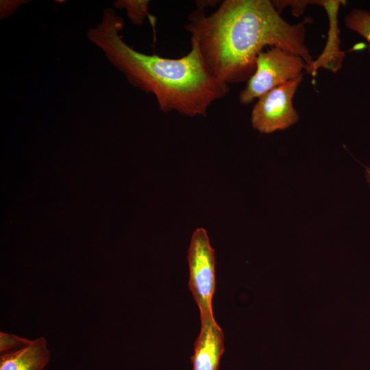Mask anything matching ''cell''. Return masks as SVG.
Wrapping results in <instances>:
<instances>
[{
  "label": "cell",
  "mask_w": 370,
  "mask_h": 370,
  "mask_svg": "<svg viewBox=\"0 0 370 370\" xmlns=\"http://www.w3.org/2000/svg\"><path fill=\"white\" fill-rule=\"evenodd\" d=\"M307 21L288 23L270 0H224L208 16L197 8L184 27L210 73L229 85L251 77L264 47L299 56L310 65L314 60L305 45Z\"/></svg>",
  "instance_id": "1"
},
{
  "label": "cell",
  "mask_w": 370,
  "mask_h": 370,
  "mask_svg": "<svg viewBox=\"0 0 370 370\" xmlns=\"http://www.w3.org/2000/svg\"><path fill=\"white\" fill-rule=\"evenodd\" d=\"M124 25L113 8L103 10L101 21L86 33L110 64L127 81L141 90L152 93L160 110L183 116H206L211 104L227 95L229 85L208 71L197 45L181 58L173 59L148 55L129 46L120 32Z\"/></svg>",
  "instance_id": "2"
},
{
  "label": "cell",
  "mask_w": 370,
  "mask_h": 370,
  "mask_svg": "<svg viewBox=\"0 0 370 370\" xmlns=\"http://www.w3.org/2000/svg\"><path fill=\"white\" fill-rule=\"evenodd\" d=\"M306 63L299 56L278 47H269L258 53L256 69L239 93V101L248 104L271 90L301 75Z\"/></svg>",
  "instance_id": "3"
},
{
  "label": "cell",
  "mask_w": 370,
  "mask_h": 370,
  "mask_svg": "<svg viewBox=\"0 0 370 370\" xmlns=\"http://www.w3.org/2000/svg\"><path fill=\"white\" fill-rule=\"evenodd\" d=\"M187 260L188 286L199 309L200 317L213 314L212 297L215 290V255L207 232L196 229L191 236Z\"/></svg>",
  "instance_id": "4"
},
{
  "label": "cell",
  "mask_w": 370,
  "mask_h": 370,
  "mask_svg": "<svg viewBox=\"0 0 370 370\" xmlns=\"http://www.w3.org/2000/svg\"><path fill=\"white\" fill-rule=\"evenodd\" d=\"M303 79V74L262 95L258 99L251 114L253 127L264 134L282 130L297 123L299 114L293 98Z\"/></svg>",
  "instance_id": "5"
},
{
  "label": "cell",
  "mask_w": 370,
  "mask_h": 370,
  "mask_svg": "<svg viewBox=\"0 0 370 370\" xmlns=\"http://www.w3.org/2000/svg\"><path fill=\"white\" fill-rule=\"evenodd\" d=\"M200 332L191 357L192 370H219L220 358L224 352L223 331L213 314L200 317Z\"/></svg>",
  "instance_id": "6"
},
{
  "label": "cell",
  "mask_w": 370,
  "mask_h": 370,
  "mask_svg": "<svg viewBox=\"0 0 370 370\" xmlns=\"http://www.w3.org/2000/svg\"><path fill=\"white\" fill-rule=\"evenodd\" d=\"M345 3V1L341 0H322L321 5L323 6L329 18L328 38L322 53L306 68L312 75L320 68L335 73L341 67L345 53L340 50V29L338 27L337 14L340 5Z\"/></svg>",
  "instance_id": "7"
},
{
  "label": "cell",
  "mask_w": 370,
  "mask_h": 370,
  "mask_svg": "<svg viewBox=\"0 0 370 370\" xmlns=\"http://www.w3.org/2000/svg\"><path fill=\"white\" fill-rule=\"evenodd\" d=\"M50 356L47 341L40 336L21 349L1 354L0 370H43Z\"/></svg>",
  "instance_id": "8"
},
{
  "label": "cell",
  "mask_w": 370,
  "mask_h": 370,
  "mask_svg": "<svg viewBox=\"0 0 370 370\" xmlns=\"http://www.w3.org/2000/svg\"><path fill=\"white\" fill-rule=\"evenodd\" d=\"M149 1L147 0H122L116 1L114 5L118 8H125L127 16L134 25H141L146 16L154 25L155 18L148 12Z\"/></svg>",
  "instance_id": "9"
},
{
  "label": "cell",
  "mask_w": 370,
  "mask_h": 370,
  "mask_svg": "<svg viewBox=\"0 0 370 370\" xmlns=\"http://www.w3.org/2000/svg\"><path fill=\"white\" fill-rule=\"evenodd\" d=\"M346 27L358 33L369 42L370 52V12L365 10L353 9L344 18Z\"/></svg>",
  "instance_id": "10"
},
{
  "label": "cell",
  "mask_w": 370,
  "mask_h": 370,
  "mask_svg": "<svg viewBox=\"0 0 370 370\" xmlns=\"http://www.w3.org/2000/svg\"><path fill=\"white\" fill-rule=\"evenodd\" d=\"M32 341L14 334L0 332V352L1 354L18 349L29 345Z\"/></svg>",
  "instance_id": "11"
},
{
  "label": "cell",
  "mask_w": 370,
  "mask_h": 370,
  "mask_svg": "<svg viewBox=\"0 0 370 370\" xmlns=\"http://www.w3.org/2000/svg\"><path fill=\"white\" fill-rule=\"evenodd\" d=\"M273 4L276 10L280 13L283 8L287 5L292 7V12L294 16H299L303 14L305 8L309 4L321 5L322 0H305V1H273Z\"/></svg>",
  "instance_id": "12"
},
{
  "label": "cell",
  "mask_w": 370,
  "mask_h": 370,
  "mask_svg": "<svg viewBox=\"0 0 370 370\" xmlns=\"http://www.w3.org/2000/svg\"><path fill=\"white\" fill-rule=\"evenodd\" d=\"M218 2H219L218 1H196L197 8L204 10L206 6L214 5Z\"/></svg>",
  "instance_id": "13"
},
{
  "label": "cell",
  "mask_w": 370,
  "mask_h": 370,
  "mask_svg": "<svg viewBox=\"0 0 370 370\" xmlns=\"http://www.w3.org/2000/svg\"><path fill=\"white\" fill-rule=\"evenodd\" d=\"M366 177L369 183H370V168H366Z\"/></svg>",
  "instance_id": "14"
}]
</instances>
